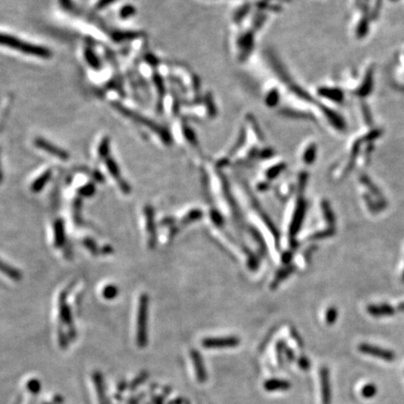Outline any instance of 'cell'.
<instances>
[{
	"label": "cell",
	"mask_w": 404,
	"mask_h": 404,
	"mask_svg": "<svg viewBox=\"0 0 404 404\" xmlns=\"http://www.w3.org/2000/svg\"><path fill=\"white\" fill-rule=\"evenodd\" d=\"M320 378L322 388V403L323 404H331V378L328 368L324 367L321 369Z\"/></svg>",
	"instance_id": "8992f818"
},
{
	"label": "cell",
	"mask_w": 404,
	"mask_h": 404,
	"mask_svg": "<svg viewBox=\"0 0 404 404\" xmlns=\"http://www.w3.org/2000/svg\"><path fill=\"white\" fill-rule=\"evenodd\" d=\"M51 171L47 170L45 171L44 173H42L40 176L37 178L30 186V189L33 193H38L41 191L44 188L45 185L49 182L50 178H51Z\"/></svg>",
	"instance_id": "30bf717a"
},
{
	"label": "cell",
	"mask_w": 404,
	"mask_h": 404,
	"mask_svg": "<svg viewBox=\"0 0 404 404\" xmlns=\"http://www.w3.org/2000/svg\"><path fill=\"white\" fill-rule=\"evenodd\" d=\"M298 364H299L300 368L302 369L303 371H307V370L310 369V361H309L307 358H304V357L300 358V359L298 360Z\"/></svg>",
	"instance_id": "2e32d148"
},
{
	"label": "cell",
	"mask_w": 404,
	"mask_h": 404,
	"mask_svg": "<svg viewBox=\"0 0 404 404\" xmlns=\"http://www.w3.org/2000/svg\"><path fill=\"white\" fill-rule=\"evenodd\" d=\"M377 387L375 384H367L361 390V395L365 399H373L377 394Z\"/></svg>",
	"instance_id": "7c38bea8"
},
{
	"label": "cell",
	"mask_w": 404,
	"mask_h": 404,
	"mask_svg": "<svg viewBox=\"0 0 404 404\" xmlns=\"http://www.w3.org/2000/svg\"><path fill=\"white\" fill-rule=\"evenodd\" d=\"M149 298L143 293L140 296L138 312H137V332L136 341L140 347H145L147 345V320Z\"/></svg>",
	"instance_id": "6da1fadb"
},
{
	"label": "cell",
	"mask_w": 404,
	"mask_h": 404,
	"mask_svg": "<svg viewBox=\"0 0 404 404\" xmlns=\"http://www.w3.org/2000/svg\"><path fill=\"white\" fill-rule=\"evenodd\" d=\"M191 359L194 364V368L196 371L197 379L199 383H204L207 380V372H206L204 362L202 360L201 356L199 355L197 350H192Z\"/></svg>",
	"instance_id": "52a82bcc"
},
{
	"label": "cell",
	"mask_w": 404,
	"mask_h": 404,
	"mask_svg": "<svg viewBox=\"0 0 404 404\" xmlns=\"http://www.w3.org/2000/svg\"><path fill=\"white\" fill-rule=\"evenodd\" d=\"M144 216L147 231L148 246L150 249H154L156 245V228L154 225V209L152 206L148 205L144 208Z\"/></svg>",
	"instance_id": "3957f363"
},
{
	"label": "cell",
	"mask_w": 404,
	"mask_h": 404,
	"mask_svg": "<svg viewBox=\"0 0 404 404\" xmlns=\"http://www.w3.org/2000/svg\"><path fill=\"white\" fill-rule=\"evenodd\" d=\"M291 388V384L283 379H270L264 383V389L270 392L275 391H287Z\"/></svg>",
	"instance_id": "9c48e42d"
},
{
	"label": "cell",
	"mask_w": 404,
	"mask_h": 404,
	"mask_svg": "<svg viewBox=\"0 0 404 404\" xmlns=\"http://www.w3.org/2000/svg\"><path fill=\"white\" fill-rule=\"evenodd\" d=\"M82 243H83V245H84L92 254L96 255L97 247H96V243L92 241V239H84V240L82 241Z\"/></svg>",
	"instance_id": "9a60e30c"
},
{
	"label": "cell",
	"mask_w": 404,
	"mask_h": 404,
	"mask_svg": "<svg viewBox=\"0 0 404 404\" xmlns=\"http://www.w3.org/2000/svg\"><path fill=\"white\" fill-rule=\"evenodd\" d=\"M66 243V234L63 221L57 220L53 224V243L56 248H62Z\"/></svg>",
	"instance_id": "ba28073f"
},
{
	"label": "cell",
	"mask_w": 404,
	"mask_h": 404,
	"mask_svg": "<svg viewBox=\"0 0 404 404\" xmlns=\"http://www.w3.org/2000/svg\"><path fill=\"white\" fill-rule=\"evenodd\" d=\"M79 193L83 197H91L95 193V187L92 184H87L81 187Z\"/></svg>",
	"instance_id": "5bb4252c"
},
{
	"label": "cell",
	"mask_w": 404,
	"mask_h": 404,
	"mask_svg": "<svg viewBox=\"0 0 404 404\" xmlns=\"http://www.w3.org/2000/svg\"><path fill=\"white\" fill-rule=\"evenodd\" d=\"M1 271L3 273H5L9 279L13 280V281H19L22 278L21 272H19L17 269H15L14 267L5 263L4 261L1 264Z\"/></svg>",
	"instance_id": "8fae6325"
},
{
	"label": "cell",
	"mask_w": 404,
	"mask_h": 404,
	"mask_svg": "<svg viewBox=\"0 0 404 404\" xmlns=\"http://www.w3.org/2000/svg\"><path fill=\"white\" fill-rule=\"evenodd\" d=\"M286 356H287V360H289V361L295 360L294 353L290 349H286Z\"/></svg>",
	"instance_id": "e0dca14e"
},
{
	"label": "cell",
	"mask_w": 404,
	"mask_h": 404,
	"mask_svg": "<svg viewBox=\"0 0 404 404\" xmlns=\"http://www.w3.org/2000/svg\"><path fill=\"white\" fill-rule=\"evenodd\" d=\"M240 340L236 337L225 338H207L202 341V346L205 348H231L239 346Z\"/></svg>",
	"instance_id": "277c9868"
},
{
	"label": "cell",
	"mask_w": 404,
	"mask_h": 404,
	"mask_svg": "<svg viewBox=\"0 0 404 404\" xmlns=\"http://www.w3.org/2000/svg\"><path fill=\"white\" fill-rule=\"evenodd\" d=\"M118 295L117 287L115 286H108L104 287L102 290L103 298L106 300H112Z\"/></svg>",
	"instance_id": "4fadbf2b"
},
{
	"label": "cell",
	"mask_w": 404,
	"mask_h": 404,
	"mask_svg": "<svg viewBox=\"0 0 404 404\" xmlns=\"http://www.w3.org/2000/svg\"><path fill=\"white\" fill-rule=\"evenodd\" d=\"M359 350L362 354L378 358L387 362H393L396 359V355L393 351L378 346H372L370 344H361L359 346Z\"/></svg>",
	"instance_id": "7a4b0ae2"
},
{
	"label": "cell",
	"mask_w": 404,
	"mask_h": 404,
	"mask_svg": "<svg viewBox=\"0 0 404 404\" xmlns=\"http://www.w3.org/2000/svg\"><path fill=\"white\" fill-rule=\"evenodd\" d=\"M66 292L64 291L62 294L59 296L58 308H59V318L62 321V323L65 324L66 327L70 328L71 331H73L72 328V316L70 309L66 302Z\"/></svg>",
	"instance_id": "5b68a950"
}]
</instances>
